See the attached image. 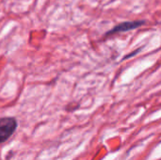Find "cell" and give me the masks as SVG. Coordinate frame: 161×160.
Wrapping results in <instances>:
<instances>
[{
	"mask_svg": "<svg viewBox=\"0 0 161 160\" xmlns=\"http://www.w3.org/2000/svg\"><path fill=\"white\" fill-rule=\"evenodd\" d=\"M17 121L13 117L0 118V143L7 141L15 132Z\"/></svg>",
	"mask_w": 161,
	"mask_h": 160,
	"instance_id": "cell-1",
	"label": "cell"
},
{
	"mask_svg": "<svg viewBox=\"0 0 161 160\" xmlns=\"http://www.w3.org/2000/svg\"><path fill=\"white\" fill-rule=\"evenodd\" d=\"M144 21H132V22H125L122 23L118 25H116L115 27H113L110 31H108L107 33V35H111L114 33H118V32H124V31H128L131 29H135L139 26H141L142 25H143Z\"/></svg>",
	"mask_w": 161,
	"mask_h": 160,
	"instance_id": "cell-2",
	"label": "cell"
}]
</instances>
